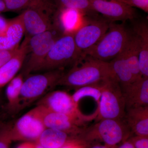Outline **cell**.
<instances>
[{
  "label": "cell",
  "instance_id": "6da1fadb",
  "mask_svg": "<svg viewBox=\"0 0 148 148\" xmlns=\"http://www.w3.org/2000/svg\"><path fill=\"white\" fill-rule=\"evenodd\" d=\"M112 76H115L110 62L99 61L87 56H81L71 70L64 73L57 86L77 89L98 83Z\"/></svg>",
  "mask_w": 148,
  "mask_h": 148
},
{
  "label": "cell",
  "instance_id": "7a4b0ae2",
  "mask_svg": "<svg viewBox=\"0 0 148 148\" xmlns=\"http://www.w3.org/2000/svg\"><path fill=\"white\" fill-rule=\"evenodd\" d=\"M130 33L124 22L116 24L111 22L108 31L101 39L92 47L82 52L81 56L110 62L122 52Z\"/></svg>",
  "mask_w": 148,
  "mask_h": 148
},
{
  "label": "cell",
  "instance_id": "3957f363",
  "mask_svg": "<svg viewBox=\"0 0 148 148\" xmlns=\"http://www.w3.org/2000/svg\"><path fill=\"white\" fill-rule=\"evenodd\" d=\"M64 34L57 23L50 29L29 37L28 51L21 73L28 77L38 71L51 48L57 40Z\"/></svg>",
  "mask_w": 148,
  "mask_h": 148
},
{
  "label": "cell",
  "instance_id": "277c9868",
  "mask_svg": "<svg viewBox=\"0 0 148 148\" xmlns=\"http://www.w3.org/2000/svg\"><path fill=\"white\" fill-rule=\"evenodd\" d=\"M58 9L53 0H36L23 11L20 14L26 36L45 32L54 26Z\"/></svg>",
  "mask_w": 148,
  "mask_h": 148
},
{
  "label": "cell",
  "instance_id": "5b68a950",
  "mask_svg": "<svg viewBox=\"0 0 148 148\" xmlns=\"http://www.w3.org/2000/svg\"><path fill=\"white\" fill-rule=\"evenodd\" d=\"M97 120H124L126 114L125 101L119 82L115 76L102 82L101 98L98 103Z\"/></svg>",
  "mask_w": 148,
  "mask_h": 148
},
{
  "label": "cell",
  "instance_id": "8992f818",
  "mask_svg": "<svg viewBox=\"0 0 148 148\" xmlns=\"http://www.w3.org/2000/svg\"><path fill=\"white\" fill-rule=\"evenodd\" d=\"M64 73V69L30 75L24 79L20 91L19 111L38 101L57 86Z\"/></svg>",
  "mask_w": 148,
  "mask_h": 148
},
{
  "label": "cell",
  "instance_id": "52a82bcc",
  "mask_svg": "<svg viewBox=\"0 0 148 148\" xmlns=\"http://www.w3.org/2000/svg\"><path fill=\"white\" fill-rule=\"evenodd\" d=\"M80 57L81 53L76 46L73 34H64L51 48L37 72L64 69L69 65L73 66Z\"/></svg>",
  "mask_w": 148,
  "mask_h": 148
},
{
  "label": "cell",
  "instance_id": "ba28073f",
  "mask_svg": "<svg viewBox=\"0 0 148 148\" xmlns=\"http://www.w3.org/2000/svg\"><path fill=\"white\" fill-rule=\"evenodd\" d=\"M130 130L124 120L104 119L84 128L80 135L87 140L99 139L108 147L113 148L128 136Z\"/></svg>",
  "mask_w": 148,
  "mask_h": 148
},
{
  "label": "cell",
  "instance_id": "9c48e42d",
  "mask_svg": "<svg viewBox=\"0 0 148 148\" xmlns=\"http://www.w3.org/2000/svg\"><path fill=\"white\" fill-rule=\"evenodd\" d=\"M45 128L39 108L36 106L12 125L10 132L12 140L36 142Z\"/></svg>",
  "mask_w": 148,
  "mask_h": 148
},
{
  "label": "cell",
  "instance_id": "30bf717a",
  "mask_svg": "<svg viewBox=\"0 0 148 148\" xmlns=\"http://www.w3.org/2000/svg\"><path fill=\"white\" fill-rule=\"evenodd\" d=\"M36 106L52 112L86 119H95L97 116L96 112L91 115L84 114L79 108L78 105L74 102L72 95L63 90H51L38 101Z\"/></svg>",
  "mask_w": 148,
  "mask_h": 148
},
{
  "label": "cell",
  "instance_id": "8fae6325",
  "mask_svg": "<svg viewBox=\"0 0 148 148\" xmlns=\"http://www.w3.org/2000/svg\"><path fill=\"white\" fill-rule=\"evenodd\" d=\"M111 22L97 16H85L83 24L73 34L78 50L81 53L95 45L106 34Z\"/></svg>",
  "mask_w": 148,
  "mask_h": 148
},
{
  "label": "cell",
  "instance_id": "7c38bea8",
  "mask_svg": "<svg viewBox=\"0 0 148 148\" xmlns=\"http://www.w3.org/2000/svg\"><path fill=\"white\" fill-rule=\"evenodd\" d=\"M38 106L43 122L46 128L62 130L75 138L80 135L86 126L89 119L80 118L65 114L52 112Z\"/></svg>",
  "mask_w": 148,
  "mask_h": 148
},
{
  "label": "cell",
  "instance_id": "4fadbf2b",
  "mask_svg": "<svg viewBox=\"0 0 148 148\" xmlns=\"http://www.w3.org/2000/svg\"><path fill=\"white\" fill-rule=\"evenodd\" d=\"M93 10L101 14L110 22L132 20L137 16L136 11L118 0H89Z\"/></svg>",
  "mask_w": 148,
  "mask_h": 148
},
{
  "label": "cell",
  "instance_id": "5bb4252c",
  "mask_svg": "<svg viewBox=\"0 0 148 148\" xmlns=\"http://www.w3.org/2000/svg\"><path fill=\"white\" fill-rule=\"evenodd\" d=\"M121 89L126 111L133 108L148 106V77H143Z\"/></svg>",
  "mask_w": 148,
  "mask_h": 148
},
{
  "label": "cell",
  "instance_id": "9a60e30c",
  "mask_svg": "<svg viewBox=\"0 0 148 148\" xmlns=\"http://www.w3.org/2000/svg\"><path fill=\"white\" fill-rule=\"evenodd\" d=\"M29 37H25L17 53L6 64L0 67V88L8 84L24 65L28 51Z\"/></svg>",
  "mask_w": 148,
  "mask_h": 148
},
{
  "label": "cell",
  "instance_id": "2e32d148",
  "mask_svg": "<svg viewBox=\"0 0 148 148\" xmlns=\"http://www.w3.org/2000/svg\"><path fill=\"white\" fill-rule=\"evenodd\" d=\"M25 34V29L20 14L9 20L7 28L0 34V50H11L19 47Z\"/></svg>",
  "mask_w": 148,
  "mask_h": 148
},
{
  "label": "cell",
  "instance_id": "e0dca14e",
  "mask_svg": "<svg viewBox=\"0 0 148 148\" xmlns=\"http://www.w3.org/2000/svg\"><path fill=\"white\" fill-rule=\"evenodd\" d=\"M124 120L137 136L148 137V106L127 110Z\"/></svg>",
  "mask_w": 148,
  "mask_h": 148
},
{
  "label": "cell",
  "instance_id": "ac0fdd59",
  "mask_svg": "<svg viewBox=\"0 0 148 148\" xmlns=\"http://www.w3.org/2000/svg\"><path fill=\"white\" fill-rule=\"evenodd\" d=\"M85 16L83 14L76 10L58 8L56 21L64 34H74L82 25L80 22H83Z\"/></svg>",
  "mask_w": 148,
  "mask_h": 148
},
{
  "label": "cell",
  "instance_id": "d6986e66",
  "mask_svg": "<svg viewBox=\"0 0 148 148\" xmlns=\"http://www.w3.org/2000/svg\"><path fill=\"white\" fill-rule=\"evenodd\" d=\"M138 38L139 63L142 76L148 77V26L146 21L136 22L133 30Z\"/></svg>",
  "mask_w": 148,
  "mask_h": 148
},
{
  "label": "cell",
  "instance_id": "ffe728a7",
  "mask_svg": "<svg viewBox=\"0 0 148 148\" xmlns=\"http://www.w3.org/2000/svg\"><path fill=\"white\" fill-rule=\"evenodd\" d=\"M125 58L135 81L143 77L139 67V49L138 38L135 32L130 31L129 38L123 51Z\"/></svg>",
  "mask_w": 148,
  "mask_h": 148
},
{
  "label": "cell",
  "instance_id": "44dd1931",
  "mask_svg": "<svg viewBox=\"0 0 148 148\" xmlns=\"http://www.w3.org/2000/svg\"><path fill=\"white\" fill-rule=\"evenodd\" d=\"M75 138L62 130L46 128L35 143L46 148H61Z\"/></svg>",
  "mask_w": 148,
  "mask_h": 148
},
{
  "label": "cell",
  "instance_id": "7402d4cb",
  "mask_svg": "<svg viewBox=\"0 0 148 148\" xmlns=\"http://www.w3.org/2000/svg\"><path fill=\"white\" fill-rule=\"evenodd\" d=\"M24 77L20 73L16 75L9 83L6 93L8 103L7 110L11 114L18 113L19 111V99L21 86L24 81Z\"/></svg>",
  "mask_w": 148,
  "mask_h": 148
},
{
  "label": "cell",
  "instance_id": "603a6c76",
  "mask_svg": "<svg viewBox=\"0 0 148 148\" xmlns=\"http://www.w3.org/2000/svg\"><path fill=\"white\" fill-rule=\"evenodd\" d=\"M110 62L113 73L121 88L135 81L123 52Z\"/></svg>",
  "mask_w": 148,
  "mask_h": 148
},
{
  "label": "cell",
  "instance_id": "cb8c5ba5",
  "mask_svg": "<svg viewBox=\"0 0 148 148\" xmlns=\"http://www.w3.org/2000/svg\"><path fill=\"white\" fill-rule=\"evenodd\" d=\"M58 8H69L76 10L83 14L86 16H96L89 0H53Z\"/></svg>",
  "mask_w": 148,
  "mask_h": 148
},
{
  "label": "cell",
  "instance_id": "d4e9b609",
  "mask_svg": "<svg viewBox=\"0 0 148 148\" xmlns=\"http://www.w3.org/2000/svg\"><path fill=\"white\" fill-rule=\"evenodd\" d=\"M103 81L95 84L83 86L76 89L75 92L72 95L75 103L78 105L81 100L88 97L93 98L98 103L101 98Z\"/></svg>",
  "mask_w": 148,
  "mask_h": 148
},
{
  "label": "cell",
  "instance_id": "484cf974",
  "mask_svg": "<svg viewBox=\"0 0 148 148\" xmlns=\"http://www.w3.org/2000/svg\"><path fill=\"white\" fill-rule=\"evenodd\" d=\"M36 0H3L6 12L18 11L29 7Z\"/></svg>",
  "mask_w": 148,
  "mask_h": 148
},
{
  "label": "cell",
  "instance_id": "4316f807",
  "mask_svg": "<svg viewBox=\"0 0 148 148\" xmlns=\"http://www.w3.org/2000/svg\"><path fill=\"white\" fill-rule=\"evenodd\" d=\"M11 123H3L0 128V148H10L12 142L11 137Z\"/></svg>",
  "mask_w": 148,
  "mask_h": 148
},
{
  "label": "cell",
  "instance_id": "83f0119b",
  "mask_svg": "<svg viewBox=\"0 0 148 148\" xmlns=\"http://www.w3.org/2000/svg\"><path fill=\"white\" fill-rule=\"evenodd\" d=\"M130 7L142 10L146 13L148 12V0H118Z\"/></svg>",
  "mask_w": 148,
  "mask_h": 148
},
{
  "label": "cell",
  "instance_id": "f1b7e54d",
  "mask_svg": "<svg viewBox=\"0 0 148 148\" xmlns=\"http://www.w3.org/2000/svg\"><path fill=\"white\" fill-rule=\"evenodd\" d=\"M19 47L11 50H0V67L6 64L15 55Z\"/></svg>",
  "mask_w": 148,
  "mask_h": 148
},
{
  "label": "cell",
  "instance_id": "f546056e",
  "mask_svg": "<svg viewBox=\"0 0 148 148\" xmlns=\"http://www.w3.org/2000/svg\"><path fill=\"white\" fill-rule=\"evenodd\" d=\"M130 142L135 148H148V137L138 136Z\"/></svg>",
  "mask_w": 148,
  "mask_h": 148
},
{
  "label": "cell",
  "instance_id": "4dcf8cb0",
  "mask_svg": "<svg viewBox=\"0 0 148 148\" xmlns=\"http://www.w3.org/2000/svg\"><path fill=\"white\" fill-rule=\"evenodd\" d=\"M61 148H86V145L82 141L76 139L69 141Z\"/></svg>",
  "mask_w": 148,
  "mask_h": 148
},
{
  "label": "cell",
  "instance_id": "1f68e13d",
  "mask_svg": "<svg viewBox=\"0 0 148 148\" xmlns=\"http://www.w3.org/2000/svg\"><path fill=\"white\" fill-rule=\"evenodd\" d=\"M16 148H36L35 143L32 142H25L21 143Z\"/></svg>",
  "mask_w": 148,
  "mask_h": 148
},
{
  "label": "cell",
  "instance_id": "d6a6232c",
  "mask_svg": "<svg viewBox=\"0 0 148 148\" xmlns=\"http://www.w3.org/2000/svg\"><path fill=\"white\" fill-rule=\"evenodd\" d=\"M118 148H135L130 141L125 142Z\"/></svg>",
  "mask_w": 148,
  "mask_h": 148
},
{
  "label": "cell",
  "instance_id": "836d02e7",
  "mask_svg": "<svg viewBox=\"0 0 148 148\" xmlns=\"http://www.w3.org/2000/svg\"><path fill=\"white\" fill-rule=\"evenodd\" d=\"M6 12L5 4L3 0H0V14Z\"/></svg>",
  "mask_w": 148,
  "mask_h": 148
},
{
  "label": "cell",
  "instance_id": "e575fe53",
  "mask_svg": "<svg viewBox=\"0 0 148 148\" xmlns=\"http://www.w3.org/2000/svg\"><path fill=\"white\" fill-rule=\"evenodd\" d=\"M86 148H109L106 146L101 145H94L93 146H90L88 147H87L86 146Z\"/></svg>",
  "mask_w": 148,
  "mask_h": 148
},
{
  "label": "cell",
  "instance_id": "d590c367",
  "mask_svg": "<svg viewBox=\"0 0 148 148\" xmlns=\"http://www.w3.org/2000/svg\"><path fill=\"white\" fill-rule=\"evenodd\" d=\"M35 145V148H46L45 147H43V146L40 145H39V144H37V143H34Z\"/></svg>",
  "mask_w": 148,
  "mask_h": 148
},
{
  "label": "cell",
  "instance_id": "8d00e7d4",
  "mask_svg": "<svg viewBox=\"0 0 148 148\" xmlns=\"http://www.w3.org/2000/svg\"><path fill=\"white\" fill-rule=\"evenodd\" d=\"M3 123L1 122H0V128H1V127Z\"/></svg>",
  "mask_w": 148,
  "mask_h": 148
}]
</instances>
